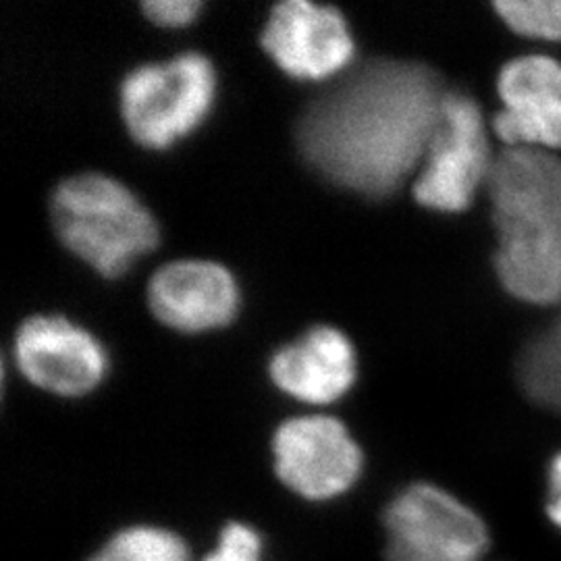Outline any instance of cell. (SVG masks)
<instances>
[{
	"label": "cell",
	"instance_id": "4",
	"mask_svg": "<svg viewBox=\"0 0 561 561\" xmlns=\"http://www.w3.org/2000/svg\"><path fill=\"white\" fill-rule=\"evenodd\" d=\"M215 99V69L201 53L141 65L121 81V117L134 140L167 148L190 134Z\"/></svg>",
	"mask_w": 561,
	"mask_h": 561
},
{
	"label": "cell",
	"instance_id": "10",
	"mask_svg": "<svg viewBox=\"0 0 561 561\" xmlns=\"http://www.w3.org/2000/svg\"><path fill=\"white\" fill-rule=\"evenodd\" d=\"M497 92L503 108L491 127L505 148L560 150V60L542 55L510 60L500 73Z\"/></svg>",
	"mask_w": 561,
	"mask_h": 561
},
{
	"label": "cell",
	"instance_id": "3",
	"mask_svg": "<svg viewBox=\"0 0 561 561\" xmlns=\"http://www.w3.org/2000/svg\"><path fill=\"white\" fill-rule=\"evenodd\" d=\"M50 221L60 243L108 279L159 243L152 213L121 181L102 173L60 181L50 196Z\"/></svg>",
	"mask_w": 561,
	"mask_h": 561
},
{
	"label": "cell",
	"instance_id": "17",
	"mask_svg": "<svg viewBox=\"0 0 561 561\" xmlns=\"http://www.w3.org/2000/svg\"><path fill=\"white\" fill-rule=\"evenodd\" d=\"M558 333H560L558 340L547 341L542 358L535 360V368L537 370L541 368V373H533V377H530L533 382H541L549 377L553 398L561 393V329Z\"/></svg>",
	"mask_w": 561,
	"mask_h": 561
},
{
	"label": "cell",
	"instance_id": "6",
	"mask_svg": "<svg viewBox=\"0 0 561 561\" xmlns=\"http://www.w3.org/2000/svg\"><path fill=\"white\" fill-rule=\"evenodd\" d=\"M387 561H482L489 533L477 512L435 484L401 491L385 512Z\"/></svg>",
	"mask_w": 561,
	"mask_h": 561
},
{
	"label": "cell",
	"instance_id": "1",
	"mask_svg": "<svg viewBox=\"0 0 561 561\" xmlns=\"http://www.w3.org/2000/svg\"><path fill=\"white\" fill-rule=\"evenodd\" d=\"M445 92L421 62H360L301 111V157L345 190L375 198L391 194L424 159Z\"/></svg>",
	"mask_w": 561,
	"mask_h": 561
},
{
	"label": "cell",
	"instance_id": "9",
	"mask_svg": "<svg viewBox=\"0 0 561 561\" xmlns=\"http://www.w3.org/2000/svg\"><path fill=\"white\" fill-rule=\"evenodd\" d=\"M15 362L27 381L59 396H83L106 373L101 343L78 324L48 314L21 322Z\"/></svg>",
	"mask_w": 561,
	"mask_h": 561
},
{
	"label": "cell",
	"instance_id": "18",
	"mask_svg": "<svg viewBox=\"0 0 561 561\" xmlns=\"http://www.w3.org/2000/svg\"><path fill=\"white\" fill-rule=\"evenodd\" d=\"M545 512H547V518L561 530V451L549 463Z\"/></svg>",
	"mask_w": 561,
	"mask_h": 561
},
{
	"label": "cell",
	"instance_id": "11",
	"mask_svg": "<svg viewBox=\"0 0 561 561\" xmlns=\"http://www.w3.org/2000/svg\"><path fill=\"white\" fill-rule=\"evenodd\" d=\"M238 301L236 279L219 262H167L148 280L152 314L183 333H201L227 324L236 317Z\"/></svg>",
	"mask_w": 561,
	"mask_h": 561
},
{
	"label": "cell",
	"instance_id": "13",
	"mask_svg": "<svg viewBox=\"0 0 561 561\" xmlns=\"http://www.w3.org/2000/svg\"><path fill=\"white\" fill-rule=\"evenodd\" d=\"M90 561H190V551L169 530L136 526L113 537Z\"/></svg>",
	"mask_w": 561,
	"mask_h": 561
},
{
	"label": "cell",
	"instance_id": "15",
	"mask_svg": "<svg viewBox=\"0 0 561 561\" xmlns=\"http://www.w3.org/2000/svg\"><path fill=\"white\" fill-rule=\"evenodd\" d=\"M204 561H261V537L243 524H229L217 551Z\"/></svg>",
	"mask_w": 561,
	"mask_h": 561
},
{
	"label": "cell",
	"instance_id": "7",
	"mask_svg": "<svg viewBox=\"0 0 561 561\" xmlns=\"http://www.w3.org/2000/svg\"><path fill=\"white\" fill-rule=\"evenodd\" d=\"M273 454L280 481L308 500L337 497L362 470L358 443L331 416L283 422L273 437Z\"/></svg>",
	"mask_w": 561,
	"mask_h": 561
},
{
	"label": "cell",
	"instance_id": "8",
	"mask_svg": "<svg viewBox=\"0 0 561 561\" xmlns=\"http://www.w3.org/2000/svg\"><path fill=\"white\" fill-rule=\"evenodd\" d=\"M261 44L285 73L300 80L333 76L354 55V41L340 11L308 0L275 4L262 30Z\"/></svg>",
	"mask_w": 561,
	"mask_h": 561
},
{
	"label": "cell",
	"instance_id": "16",
	"mask_svg": "<svg viewBox=\"0 0 561 561\" xmlns=\"http://www.w3.org/2000/svg\"><path fill=\"white\" fill-rule=\"evenodd\" d=\"M144 15L159 25H185L201 11L196 0H144Z\"/></svg>",
	"mask_w": 561,
	"mask_h": 561
},
{
	"label": "cell",
	"instance_id": "12",
	"mask_svg": "<svg viewBox=\"0 0 561 561\" xmlns=\"http://www.w3.org/2000/svg\"><path fill=\"white\" fill-rule=\"evenodd\" d=\"M268 375L279 389L298 400H337L356 377L354 347L337 329L319 324L279 347L268 362Z\"/></svg>",
	"mask_w": 561,
	"mask_h": 561
},
{
	"label": "cell",
	"instance_id": "5",
	"mask_svg": "<svg viewBox=\"0 0 561 561\" xmlns=\"http://www.w3.org/2000/svg\"><path fill=\"white\" fill-rule=\"evenodd\" d=\"M493 162L479 104L461 92H445L437 129L414 181V198L431 210L461 213L486 185Z\"/></svg>",
	"mask_w": 561,
	"mask_h": 561
},
{
	"label": "cell",
	"instance_id": "2",
	"mask_svg": "<svg viewBox=\"0 0 561 561\" xmlns=\"http://www.w3.org/2000/svg\"><path fill=\"white\" fill-rule=\"evenodd\" d=\"M497 229L495 271L516 300L561 301V159L505 148L486 181Z\"/></svg>",
	"mask_w": 561,
	"mask_h": 561
},
{
	"label": "cell",
	"instance_id": "14",
	"mask_svg": "<svg viewBox=\"0 0 561 561\" xmlns=\"http://www.w3.org/2000/svg\"><path fill=\"white\" fill-rule=\"evenodd\" d=\"M495 11L524 38L561 41V0H500Z\"/></svg>",
	"mask_w": 561,
	"mask_h": 561
}]
</instances>
